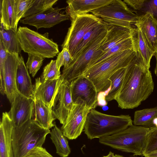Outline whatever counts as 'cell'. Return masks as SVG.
<instances>
[{
  "label": "cell",
  "instance_id": "cell-1",
  "mask_svg": "<svg viewBox=\"0 0 157 157\" xmlns=\"http://www.w3.org/2000/svg\"><path fill=\"white\" fill-rule=\"evenodd\" d=\"M154 88L149 69L136 57L126 67L121 87L115 100L122 109H133L149 97Z\"/></svg>",
  "mask_w": 157,
  "mask_h": 157
},
{
  "label": "cell",
  "instance_id": "cell-2",
  "mask_svg": "<svg viewBox=\"0 0 157 157\" xmlns=\"http://www.w3.org/2000/svg\"><path fill=\"white\" fill-rule=\"evenodd\" d=\"M132 124L129 115H110L92 109L88 114L83 131L89 139H99L115 134Z\"/></svg>",
  "mask_w": 157,
  "mask_h": 157
},
{
  "label": "cell",
  "instance_id": "cell-3",
  "mask_svg": "<svg viewBox=\"0 0 157 157\" xmlns=\"http://www.w3.org/2000/svg\"><path fill=\"white\" fill-rule=\"evenodd\" d=\"M136 57L133 48L117 54L86 71L83 74L93 83L98 92L110 87L109 79L120 69L126 67Z\"/></svg>",
  "mask_w": 157,
  "mask_h": 157
},
{
  "label": "cell",
  "instance_id": "cell-4",
  "mask_svg": "<svg viewBox=\"0 0 157 157\" xmlns=\"http://www.w3.org/2000/svg\"><path fill=\"white\" fill-rule=\"evenodd\" d=\"M49 129L31 119L19 127L13 126L12 141L14 157H26L33 149L42 147Z\"/></svg>",
  "mask_w": 157,
  "mask_h": 157
},
{
  "label": "cell",
  "instance_id": "cell-5",
  "mask_svg": "<svg viewBox=\"0 0 157 157\" xmlns=\"http://www.w3.org/2000/svg\"><path fill=\"white\" fill-rule=\"evenodd\" d=\"M150 128L132 125L111 136L99 139V142L121 151L143 156Z\"/></svg>",
  "mask_w": 157,
  "mask_h": 157
},
{
  "label": "cell",
  "instance_id": "cell-6",
  "mask_svg": "<svg viewBox=\"0 0 157 157\" xmlns=\"http://www.w3.org/2000/svg\"><path fill=\"white\" fill-rule=\"evenodd\" d=\"M108 32L107 28L94 40L90 43L69 65L63 68L61 78L63 82H71L82 75L92 63L104 52L101 47L105 41Z\"/></svg>",
  "mask_w": 157,
  "mask_h": 157
},
{
  "label": "cell",
  "instance_id": "cell-7",
  "mask_svg": "<svg viewBox=\"0 0 157 157\" xmlns=\"http://www.w3.org/2000/svg\"><path fill=\"white\" fill-rule=\"evenodd\" d=\"M17 33L24 52L44 58H52L59 53L58 45L49 37V33L40 34L26 27L19 26Z\"/></svg>",
  "mask_w": 157,
  "mask_h": 157
},
{
  "label": "cell",
  "instance_id": "cell-8",
  "mask_svg": "<svg viewBox=\"0 0 157 157\" xmlns=\"http://www.w3.org/2000/svg\"><path fill=\"white\" fill-rule=\"evenodd\" d=\"M90 12L103 21L111 25L130 28L138 16L121 0H112L109 3Z\"/></svg>",
  "mask_w": 157,
  "mask_h": 157
},
{
  "label": "cell",
  "instance_id": "cell-9",
  "mask_svg": "<svg viewBox=\"0 0 157 157\" xmlns=\"http://www.w3.org/2000/svg\"><path fill=\"white\" fill-rule=\"evenodd\" d=\"M70 18L71 25L61 46L62 49H67L73 58L77 46L85 34L102 21L89 13L77 15Z\"/></svg>",
  "mask_w": 157,
  "mask_h": 157
},
{
  "label": "cell",
  "instance_id": "cell-10",
  "mask_svg": "<svg viewBox=\"0 0 157 157\" xmlns=\"http://www.w3.org/2000/svg\"><path fill=\"white\" fill-rule=\"evenodd\" d=\"M91 109L80 98L73 103L72 108L61 130L68 139L75 140L84 130L88 114Z\"/></svg>",
  "mask_w": 157,
  "mask_h": 157
},
{
  "label": "cell",
  "instance_id": "cell-11",
  "mask_svg": "<svg viewBox=\"0 0 157 157\" xmlns=\"http://www.w3.org/2000/svg\"><path fill=\"white\" fill-rule=\"evenodd\" d=\"M70 89L73 103L80 98L88 107L94 109L98 105V92L92 82L82 75L70 82Z\"/></svg>",
  "mask_w": 157,
  "mask_h": 157
},
{
  "label": "cell",
  "instance_id": "cell-12",
  "mask_svg": "<svg viewBox=\"0 0 157 157\" xmlns=\"http://www.w3.org/2000/svg\"><path fill=\"white\" fill-rule=\"evenodd\" d=\"M64 9L52 7L39 13L21 19L20 22L33 26L37 29L41 28H49L70 19V16L67 13L60 12Z\"/></svg>",
  "mask_w": 157,
  "mask_h": 157
},
{
  "label": "cell",
  "instance_id": "cell-13",
  "mask_svg": "<svg viewBox=\"0 0 157 157\" xmlns=\"http://www.w3.org/2000/svg\"><path fill=\"white\" fill-rule=\"evenodd\" d=\"M10 111L8 113L14 126L19 127L32 117L34 100L22 95L16 94Z\"/></svg>",
  "mask_w": 157,
  "mask_h": 157
},
{
  "label": "cell",
  "instance_id": "cell-14",
  "mask_svg": "<svg viewBox=\"0 0 157 157\" xmlns=\"http://www.w3.org/2000/svg\"><path fill=\"white\" fill-rule=\"evenodd\" d=\"M63 81L60 78L44 80L39 77L36 79L33 85V100L39 101L52 109L59 88Z\"/></svg>",
  "mask_w": 157,
  "mask_h": 157
},
{
  "label": "cell",
  "instance_id": "cell-15",
  "mask_svg": "<svg viewBox=\"0 0 157 157\" xmlns=\"http://www.w3.org/2000/svg\"><path fill=\"white\" fill-rule=\"evenodd\" d=\"M73 103L70 89V82H63L60 85L52 108L56 118L63 124L65 122Z\"/></svg>",
  "mask_w": 157,
  "mask_h": 157
},
{
  "label": "cell",
  "instance_id": "cell-16",
  "mask_svg": "<svg viewBox=\"0 0 157 157\" xmlns=\"http://www.w3.org/2000/svg\"><path fill=\"white\" fill-rule=\"evenodd\" d=\"M19 61V54L7 53L4 66V79L5 94L11 104L18 92L16 86V76Z\"/></svg>",
  "mask_w": 157,
  "mask_h": 157
},
{
  "label": "cell",
  "instance_id": "cell-17",
  "mask_svg": "<svg viewBox=\"0 0 157 157\" xmlns=\"http://www.w3.org/2000/svg\"><path fill=\"white\" fill-rule=\"evenodd\" d=\"M140 31L151 49L157 50V21L152 14L147 12L138 16L134 24Z\"/></svg>",
  "mask_w": 157,
  "mask_h": 157
},
{
  "label": "cell",
  "instance_id": "cell-18",
  "mask_svg": "<svg viewBox=\"0 0 157 157\" xmlns=\"http://www.w3.org/2000/svg\"><path fill=\"white\" fill-rule=\"evenodd\" d=\"M130 36L136 59L149 69L151 59L155 52L150 48L138 28L132 27Z\"/></svg>",
  "mask_w": 157,
  "mask_h": 157
},
{
  "label": "cell",
  "instance_id": "cell-19",
  "mask_svg": "<svg viewBox=\"0 0 157 157\" xmlns=\"http://www.w3.org/2000/svg\"><path fill=\"white\" fill-rule=\"evenodd\" d=\"M13 127L8 113H3L0 124V157H14L12 141Z\"/></svg>",
  "mask_w": 157,
  "mask_h": 157
},
{
  "label": "cell",
  "instance_id": "cell-20",
  "mask_svg": "<svg viewBox=\"0 0 157 157\" xmlns=\"http://www.w3.org/2000/svg\"><path fill=\"white\" fill-rule=\"evenodd\" d=\"M112 0H68L65 11L70 18L75 16L86 14L105 6Z\"/></svg>",
  "mask_w": 157,
  "mask_h": 157
},
{
  "label": "cell",
  "instance_id": "cell-21",
  "mask_svg": "<svg viewBox=\"0 0 157 157\" xmlns=\"http://www.w3.org/2000/svg\"><path fill=\"white\" fill-rule=\"evenodd\" d=\"M16 86L18 92L25 97L33 100V85L23 58L21 55L19 56V61L17 67Z\"/></svg>",
  "mask_w": 157,
  "mask_h": 157
},
{
  "label": "cell",
  "instance_id": "cell-22",
  "mask_svg": "<svg viewBox=\"0 0 157 157\" xmlns=\"http://www.w3.org/2000/svg\"><path fill=\"white\" fill-rule=\"evenodd\" d=\"M107 24L108 32L106 39L101 47L104 52L131 37L130 28Z\"/></svg>",
  "mask_w": 157,
  "mask_h": 157
},
{
  "label": "cell",
  "instance_id": "cell-23",
  "mask_svg": "<svg viewBox=\"0 0 157 157\" xmlns=\"http://www.w3.org/2000/svg\"><path fill=\"white\" fill-rule=\"evenodd\" d=\"M34 107L32 119L42 127L49 129L53 127L56 119L52 109L41 101L34 100Z\"/></svg>",
  "mask_w": 157,
  "mask_h": 157
},
{
  "label": "cell",
  "instance_id": "cell-24",
  "mask_svg": "<svg viewBox=\"0 0 157 157\" xmlns=\"http://www.w3.org/2000/svg\"><path fill=\"white\" fill-rule=\"evenodd\" d=\"M1 24L6 29L17 31L15 0H0Z\"/></svg>",
  "mask_w": 157,
  "mask_h": 157
},
{
  "label": "cell",
  "instance_id": "cell-25",
  "mask_svg": "<svg viewBox=\"0 0 157 157\" xmlns=\"http://www.w3.org/2000/svg\"><path fill=\"white\" fill-rule=\"evenodd\" d=\"M0 41H2L7 52L20 54L22 50L17 31L6 29L1 24Z\"/></svg>",
  "mask_w": 157,
  "mask_h": 157
},
{
  "label": "cell",
  "instance_id": "cell-26",
  "mask_svg": "<svg viewBox=\"0 0 157 157\" xmlns=\"http://www.w3.org/2000/svg\"><path fill=\"white\" fill-rule=\"evenodd\" d=\"M53 127L50 131V138L55 146L56 153L61 157H67L71 152L67 138L55 123Z\"/></svg>",
  "mask_w": 157,
  "mask_h": 157
},
{
  "label": "cell",
  "instance_id": "cell-27",
  "mask_svg": "<svg viewBox=\"0 0 157 157\" xmlns=\"http://www.w3.org/2000/svg\"><path fill=\"white\" fill-rule=\"evenodd\" d=\"M157 118V107L137 110L134 113V125L150 128L155 126L154 119Z\"/></svg>",
  "mask_w": 157,
  "mask_h": 157
},
{
  "label": "cell",
  "instance_id": "cell-28",
  "mask_svg": "<svg viewBox=\"0 0 157 157\" xmlns=\"http://www.w3.org/2000/svg\"><path fill=\"white\" fill-rule=\"evenodd\" d=\"M107 27V24L102 21L89 31L83 37L77 46L72 59L77 57L87 46L95 40Z\"/></svg>",
  "mask_w": 157,
  "mask_h": 157
},
{
  "label": "cell",
  "instance_id": "cell-29",
  "mask_svg": "<svg viewBox=\"0 0 157 157\" xmlns=\"http://www.w3.org/2000/svg\"><path fill=\"white\" fill-rule=\"evenodd\" d=\"M126 67L118 70L110 78V87L105 97L107 102L115 100L121 87Z\"/></svg>",
  "mask_w": 157,
  "mask_h": 157
},
{
  "label": "cell",
  "instance_id": "cell-30",
  "mask_svg": "<svg viewBox=\"0 0 157 157\" xmlns=\"http://www.w3.org/2000/svg\"><path fill=\"white\" fill-rule=\"evenodd\" d=\"M132 48V44L130 37L122 41L104 52L92 63L90 68L105 60L117 54L126 50Z\"/></svg>",
  "mask_w": 157,
  "mask_h": 157
},
{
  "label": "cell",
  "instance_id": "cell-31",
  "mask_svg": "<svg viewBox=\"0 0 157 157\" xmlns=\"http://www.w3.org/2000/svg\"><path fill=\"white\" fill-rule=\"evenodd\" d=\"M58 0H33L22 18L33 16L46 11L52 7Z\"/></svg>",
  "mask_w": 157,
  "mask_h": 157
},
{
  "label": "cell",
  "instance_id": "cell-32",
  "mask_svg": "<svg viewBox=\"0 0 157 157\" xmlns=\"http://www.w3.org/2000/svg\"><path fill=\"white\" fill-rule=\"evenodd\" d=\"M61 76L60 70L57 67L56 60H52L43 68L41 76L44 80L58 79Z\"/></svg>",
  "mask_w": 157,
  "mask_h": 157
},
{
  "label": "cell",
  "instance_id": "cell-33",
  "mask_svg": "<svg viewBox=\"0 0 157 157\" xmlns=\"http://www.w3.org/2000/svg\"><path fill=\"white\" fill-rule=\"evenodd\" d=\"M28 54L26 66L29 70V73L34 77L42 65L44 58L30 54Z\"/></svg>",
  "mask_w": 157,
  "mask_h": 157
},
{
  "label": "cell",
  "instance_id": "cell-34",
  "mask_svg": "<svg viewBox=\"0 0 157 157\" xmlns=\"http://www.w3.org/2000/svg\"><path fill=\"white\" fill-rule=\"evenodd\" d=\"M156 150H157V128L154 126L150 128L143 155Z\"/></svg>",
  "mask_w": 157,
  "mask_h": 157
},
{
  "label": "cell",
  "instance_id": "cell-35",
  "mask_svg": "<svg viewBox=\"0 0 157 157\" xmlns=\"http://www.w3.org/2000/svg\"><path fill=\"white\" fill-rule=\"evenodd\" d=\"M33 1V0H15L16 24L17 26L18 22L22 18Z\"/></svg>",
  "mask_w": 157,
  "mask_h": 157
},
{
  "label": "cell",
  "instance_id": "cell-36",
  "mask_svg": "<svg viewBox=\"0 0 157 157\" xmlns=\"http://www.w3.org/2000/svg\"><path fill=\"white\" fill-rule=\"evenodd\" d=\"M7 53L3 42L0 41V75L1 80L0 91L1 93L3 95L5 94L4 69L5 63Z\"/></svg>",
  "mask_w": 157,
  "mask_h": 157
},
{
  "label": "cell",
  "instance_id": "cell-37",
  "mask_svg": "<svg viewBox=\"0 0 157 157\" xmlns=\"http://www.w3.org/2000/svg\"><path fill=\"white\" fill-rule=\"evenodd\" d=\"M72 59V57L68 50L66 48L62 49V51L58 54L56 60L58 68L63 66V68L67 67L70 64Z\"/></svg>",
  "mask_w": 157,
  "mask_h": 157
},
{
  "label": "cell",
  "instance_id": "cell-38",
  "mask_svg": "<svg viewBox=\"0 0 157 157\" xmlns=\"http://www.w3.org/2000/svg\"><path fill=\"white\" fill-rule=\"evenodd\" d=\"M147 12L151 13L157 21V0H144L141 9L136 14L139 16Z\"/></svg>",
  "mask_w": 157,
  "mask_h": 157
},
{
  "label": "cell",
  "instance_id": "cell-39",
  "mask_svg": "<svg viewBox=\"0 0 157 157\" xmlns=\"http://www.w3.org/2000/svg\"><path fill=\"white\" fill-rule=\"evenodd\" d=\"M26 157H54L42 147H38L32 150Z\"/></svg>",
  "mask_w": 157,
  "mask_h": 157
},
{
  "label": "cell",
  "instance_id": "cell-40",
  "mask_svg": "<svg viewBox=\"0 0 157 157\" xmlns=\"http://www.w3.org/2000/svg\"><path fill=\"white\" fill-rule=\"evenodd\" d=\"M123 1L135 11H138L141 9L144 0H124Z\"/></svg>",
  "mask_w": 157,
  "mask_h": 157
},
{
  "label": "cell",
  "instance_id": "cell-41",
  "mask_svg": "<svg viewBox=\"0 0 157 157\" xmlns=\"http://www.w3.org/2000/svg\"><path fill=\"white\" fill-rule=\"evenodd\" d=\"M104 92H99L98 96V105L100 106H104L107 105V102L105 99V97Z\"/></svg>",
  "mask_w": 157,
  "mask_h": 157
},
{
  "label": "cell",
  "instance_id": "cell-42",
  "mask_svg": "<svg viewBox=\"0 0 157 157\" xmlns=\"http://www.w3.org/2000/svg\"><path fill=\"white\" fill-rule=\"evenodd\" d=\"M143 156L145 157H157V150L144 154Z\"/></svg>",
  "mask_w": 157,
  "mask_h": 157
},
{
  "label": "cell",
  "instance_id": "cell-43",
  "mask_svg": "<svg viewBox=\"0 0 157 157\" xmlns=\"http://www.w3.org/2000/svg\"><path fill=\"white\" fill-rule=\"evenodd\" d=\"M154 56L155 57L156 61V64L154 70V73L156 76H157V50L155 53Z\"/></svg>",
  "mask_w": 157,
  "mask_h": 157
},
{
  "label": "cell",
  "instance_id": "cell-44",
  "mask_svg": "<svg viewBox=\"0 0 157 157\" xmlns=\"http://www.w3.org/2000/svg\"><path fill=\"white\" fill-rule=\"evenodd\" d=\"M114 155L113 153L110 151L109 154L106 156H104L102 157H114Z\"/></svg>",
  "mask_w": 157,
  "mask_h": 157
},
{
  "label": "cell",
  "instance_id": "cell-45",
  "mask_svg": "<svg viewBox=\"0 0 157 157\" xmlns=\"http://www.w3.org/2000/svg\"><path fill=\"white\" fill-rule=\"evenodd\" d=\"M153 124L154 126L157 128V118H156L154 119Z\"/></svg>",
  "mask_w": 157,
  "mask_h": 157
},
{
  "label": "cell",
  "instance_id": "cell-46",
  "mask_svg": "<svg viewBox=\"0 0 157 157\" xmlns=\"http://www.w3.org/2000/svg\"><path fill=\"white\" fill-rule=\"evenodd\" d=\"M135 156L133 157H137V156ZM141 157H144V156H141Z\"/></svg>",
  "mask_w": 157,
  "mask_h": 157
}]
</instances>
